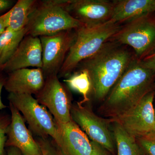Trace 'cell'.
Instances as JSON below:
<instances>
[{
    "mask_svg": "<svg viewBox=\"0 0 155 155\" xmlns=\"http://www.w3.org/2000/svg\"><path fill=\"white\" fill-rule=\"evenodd\" d=\"M66 0L38 1L26 26V35L40 37L75 29L84 25L69 14Z\"/></svg>",
    "mask_w": 155,
    "mask_h": 155,
    "instance_id": "277c9868",
    "label": "cell"
},
{
    "mask_svg": "<svg viewBox=\"0 0 155 155\" xmlns=\"http://www.w3.org/2000/svg\"><path fill=\"white\" fill-rule=\"evenodd\" d=\"M11 122L7 131L6 147H15L23 155H42L41 150L36 140L25 125L19 111L9 102Z\"/></svg>",
    "mask_w": 155,
    "mask_h": 155,
    "instance_id": "7c38bea8",
    "label": "cell"
},
{
    "mask_svg": "<svg viewBox=\"0 0 155 155\" xmlns=\"http://www.w3.org/2000/svg\"><path fill=\"white\" fill-rule=\"evenodd\" d=\"M42 51L39 37L25 35L11 59L0 71L8 73L18 69L42 67Z\"/></svg>",
    "mask_w": 155,
    "mask_h": 155,
    "instance_id": "4fadbf2b",
    "label": "cell"
},
{
    "mask_svg": "<svg viewBox=\"0 0 155 155\" xmlns=\"http://www.w3.org/2000/svg\"><path fill=\"white\" fill-rule=\"evenodd\" d=\"M36 141L41 150L42 155H61L54 140L51 141L48 138L38 137Z\"/></svg>",
    "mask_w": 155,
    "mask_h": 155,
    "instance_id": "7402d4cb",
    "label": "cell"
},
{
    "mask_svg": "<svg viewBox=\"0 0 155 155\" xmlns=\"http://www.w3.org/2000/svg\"><path fill=\"white\" fill-rule=\"evenodd\" d=\"M64 81L72 90L83 96V99L80 101L81 103L83 104L88 102L89 101L88 95L91 92V84L86 70L79 69L78 71L71 74L68 78L64 79Z\"/></svg>",
    "mask_w": 155,
    "mask_h": 155,
    "instance_id": "ffe728a7",
    "label": "cell"
},
{
    "mask_svg": "<svg viewBox=\"0 0 155 155\" xmlns=\"http://www.w3.org/2000/svg\"><path fill=\"white\" fill-rule=\"evenodd\" d=\"M8 16L9 11L0 16V35L5 31L8 27Z\"/></svg>",
    "mask_w": 155,
    "mask_h": 155,
    "instance_id": "484cf974",
    "label": "cell"
},
{
    "mask_svg": "<svg viewBox=\"0 0 155 155\" xmlns=\"http://www.w3.org/2000/svg\"><path fill=\"white\" fill-rule=\"evenodd\" d=\"M36 0H18L9 11L7 29L18 31L26 28L31 15L37 5Z\"/></svg>",
    "mask_w": 155,
    "mask_h": 155,
    "instance_id": "e0dca14e",
    "label": "cell"
},
{
    "mask_svg": "<svg viewBox=\"0 0 155 155\" xmlns=\"http://www.w3.org/2000/svg\"><path fill=\"white\" fill-rule=\"evenodd\" d=\"M35 97L40 104L48 109L56 121L66 123L71 121V100L58 75L46 78L44 85Z\"/></svg>",
    "mask_w": 155,
    "mask_h": 155,
    "instance_id": "9c48e42d",
    "label": "cell"
},
{
    "mask_svg": "<svg viewBox=\"0 0 155 155\" xmlns=\"http://www.w3.org/2000/svg\"><path fill=\"white\" fill-rule=\"evenodd\" d=\"M45 77L41 68H24L8 73L4 87L9 93L36 95L44 85Z\"/></svg>",
    "mask_w": 155,
    "mask_h": 155,
    "instance_id": "9a60e30c",
    "label": "cell"
},
{
    "mask_svg": "<svg viewBox=\"0 0 155 155\" xmlns=\"http://www.w3.org/2000/svg\"><path fill=\"white\" fill-rule=\"evenodd\" d=\"M16 3L11 0H0V13L10 10Z\"/></svg>",
    "mask_w": 155,
    "mask_h": 155,
    "instance_id": "4316f807",
    "label": "cell"
},
{
    "mask_svg": "<svg viewBox=\"0 0 155 155\" xmlns=\"http://www.w3.org/2000/svg\"><path fill=\"white\" fill-rule=\"evenodd\" d=\"M7 155H23L18 149L15 147H8Z\"/></svg>",
    "mask_w": 155,
    "mask_h": 155,
    "instance_id": "f1b7e54d",
    "label": "cell"
},
{
    "mask_svg": "<svg viewBox=\"0 0 155 155\" xmlns=\"http://www.w3.org/2000/svg\"><path fill=\"white\" fill-rule=\"evenodd\" d=\"M11 122V116L0 113V155H5L7 131Z\"/></svg>",
    "mask_w": 155,
    "mask_h": 155,
    "instance_id": "44dd1931",
    "label": "cell"
},
{
    "mask_svg": "<svg viewBox=\"0 0 155 155\" xmlns=\"http://www.w3.org/2000/svg\"><path fill=\"white\" fill-rule=\"evenodd\" d=\"M155 90V71L147 68L135 57L103 101L99 112L109 119L118 118Z\"/></svg>",
    "mask_w": 155,
    "mask_h": 155,
    "instance_id": "6da1fadb",
    "label": "cell"
},
{
    "mask_svg": "<svg viewBox=\"0 0 155 155\" xmlns=\"http://www.w3.org/2000/svg\"><path fill=\"white\" fill-rule=\"evenodd\" d=\"M121 27V24L110 20L101 25L92 27L84 25L76 29L75 41L67 54L58 77H67L72 74L81 62L99 51Z\"/></svg>",
    "mask_w": 155,
    "mask_h": 155,
    "instance_id": "3957f363",
    "label": "cell"
},
{
    "mask_svg": "<svg viewBox=\"0 0 155 155\" xmlns=\"http://www.w3.org/2000/svg\"><path fill=\"white\" fill-rule=\"evenodd\" d=\"M111 40L132 48L142 61L155 51V17L149 14L125 23Z\"/></svg>",
    "mask_w": 155,
    "mask_h": 155,
    "instance_id": "5b68a950",
    "label": "cell"
},
{
    "mask_svg": "<svg viewBox=\"0 0 155 155\" xmlns=\"http://www.w3.org/2000/svg\"><path fill=\"white\" fill-rule=\"evenodd\" d=\"M70 113L72 120L91 141L98 143L107 151L114 153L115 140L109 119L97 116L90 105H84L80 102L72 105Z\"/></svg>",
    "mask_w": 155,
    "mask_h": 155,
    "instance_id": "52a82bcc",
    "label": "cell"
},
{
    "mask_svg": "<svg viewBox=\"0 0 155 155\" xmlns=\"http://www.w3.org/2000/svg\"><path fill=\"white\" fill-rule=\"evenodd\" d=\"M26 32V28L18 31L6 29L0 35V69L14 54Z\"/></svg>",
    "mask_w": 155,
    "mask_h": 155,
    "instance_id": "d6986e66",
    "label": "cell"
},
{
    "mask_svg": "<svg viewBox=\"0 0 155 155\" xmlns=\"http://www.w3.org/2000/svg\"><path fill=\"white\" fill-rule=\"evenodd\" d=\"M55 122L60 134L55 144L61 155H91V141L72 119L66 123Z\"/></svg>",
    "mask_w": 155,
    "mask_h": 155,
    "instance_id": "5bb4252c",
    "label": "cell"
},
{
    "mask_svg": "<svg viewBox=\"0 0 155 155\" xmlns=\"http://www.w3.org/2000/svg\"><path fill=\"white\" fill-rule=\"evenodd\" d=\"M5 80L6 78L4 77L2 75L0 74V110L7 107V106L3 104L2 100V97H1L2 90L3 87H4Z\"/></svg>",
    "mask_w": 155,
    "mask_h": 155,
    "instance_id": "83f0119b",
    "label": "cell"
},
{
    "mask_svg": "<svg viewBox=\"0 0 155 155\" xmlns=\"http://www.w3.org/2000/svg\"><path fill=\"white\" fill-rule=\"evenodd\" d=\"M8 99L22 113L35 134L41 138L51 137L55 143H58L60 134L54 119L46 107L40 104L32 95L9 93Z\"/></svg>",
    "mask_w": 155,
    "mask_h": 155,
    "instance_id": "8992f818",
    "label": "cell"
},
{
    "mask_svg": "<svg viewBox=\"0 0 155 155\" xmlns=\"http://www.w3.org/2000/svg\"><path fill=\"white\" fill-rule=\"evenodd\" d=\"M113 123V134L117 146V155H140L141 153L136 138L128 133L121 125Z\"/></svg>",
    "mask_w": 155,
    "mask_h": 155,
    "instance_id": "ac0fdd59",
    "label": "cell"
},
{
    "mask_svg": "<svg viewBox=\"0 0 155 155\" xmlns=\"http://www.w3.org/2000/svg\"><path fill=\"white\" fill-rule=\"evenodd\" d=\"M147 135L153 137H155V118L154 124L152 130L151 132H150Z\"/></svg>",
    "mask_w": 155,
    "mask_h": 155,
    "instance_id": "f546056e",
    "label": "cell"
},
{
    "mask_svg": "<svg viewBox=\"0 0 155 155\" xmlns=\"http://www.w3.org/2000/svg\"><path fill=\"white\" fill-rule=\"evenodd\" d=\"M141 153L144 155H155V137L149 135L136 139Z\"/></svg>",
    "mask_w": 155,
    "mask_h": 155,
    "instance_id": "603a6c76",
    "label": "cell"
},
{
    "mask_svg": "<svg viewBox=\"0 0 155 155\" xmlns=\"http://www.w3.org/2000/svg\"><path fill=\"white\" fill-rule=\"evenodd\" d=\"M113 2L110 20L120 24L155 12V0H119Z\"/></svg>",
    "mask_w": 155,
    "mask_h": 155,
    "instance_id": "2e32d148",
    "label": "cell"
},
{
    "mask_svg": "<svg viewBox=\"0 0 155 155\" xmlns=\"http://www.w3.org/2000/svg\"><path fill=\"white\" fill-rule=\"evenodd\" d=\"M76 37V29L40 37L42 51L41 69L45 78L50 75H58Z\"/></svg>",
    "mask_w": 155,
    "mask_h": 155,
    "instance_id": "ba28073f",
    "label": "cell"
},
{
    "mask_svg": "<svg viewBox=\"0 0 155 155\" xmlns=\"http://www.w3.org/2000/svg\"><path fill=\"white\" fill-rule=\"evenodd\" d=\"M127 46L110 39L99 51L81 62L77 68L86 70L96 100L103 101L135 58ZM76 68V69H77Z\"/></svg>",
    "mask_w": 155,
    "mask_h": 155,
    "instance_id": "7a4b0ae2",
    "label": "cell"
},
{
    "mask_svg": "<svg viewBox=\"0 0 155 155\" xmlns=\"http://www.w3.org/2000/svg\"><path fill=\"white\" fill-rule=\"evenodd\" d=\"M155 96V90L151 91L130 110L118 118L109 119L110 122L119 123L136 139L147 135L154 124L155 110L153 103Z\"/></svg>",
    "mask_w": 155,
    "mask_h": 155,
    "instance_id": "30bf717a",
    "label": "cell"
},
{
    "mask_svg": "<svg viewBox=\"0 0 155 155\" xmlns=\"http://www.w3.org/2000/svg\"><path fill=\"white\" fill-rule=\"evenodd\" d=\"M92 152L91 155H109L107 151L98 143L91 141Z\"/></svg>",
    "mask_w": 155,
    "mask_h": 155,
    "instance_id": "d4e9b609",
    "label": "cell"
},
{
    "mask_svg": "<svg viewBox=\"0 0 155 155\" xmlns=\"http://www.w3.org/2000/svg\"><path fill=\"white\" fill-rule=\"evenodd\" d=\"M141 61L143 64L147 68L155 72V51Z\"/></svg>",
    "mask_w": 155,
    "mask_h": 155,
    "instance_id": "cb8c5ba5",
    "label": "cell"
},
{
    "mask_svg": "<svg viewBox=\"0 0 155 155\" xmlns=\"http://www.w3.org/2000/svg\"><path fill=\"white\" fill-rule=\"evenodd\" d=\"M69 14L86 26L101 25L110 20L114 2L107 0H66Z\"/></svg>",
    "mask_w": 155,
    "mask_h": 155,
    "instance_id": "8fae6325",
    "label": "cell"
}]
</instances>
